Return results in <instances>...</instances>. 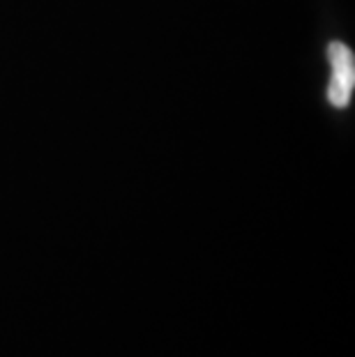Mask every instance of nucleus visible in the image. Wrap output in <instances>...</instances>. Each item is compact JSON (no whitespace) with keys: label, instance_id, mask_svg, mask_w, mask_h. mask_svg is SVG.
Masks as SVG:
<instances>
[{"label":"nucleus","instance_id":"1","mask_svg":"<svg viewBox=\"0 0 355 357\" xmlns=\"http://www.w3.org/2000/svg\"><path fill=\"white\" fill-rule=\"evenodd\" d=\"M328 58L332 63L328 102L335 109H346L353 100L355 90V56L344 42H332L328 47Z\"/></svg>","mask_w":355,"mask_h":357}]
</instances>
